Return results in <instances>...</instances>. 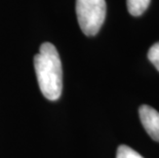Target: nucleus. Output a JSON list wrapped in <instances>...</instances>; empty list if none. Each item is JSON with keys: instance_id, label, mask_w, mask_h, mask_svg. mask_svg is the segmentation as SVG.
I'll return each instance as SVG.
<instances>
[{"instance_id": "20e7f679", "label": "nucleus", "mask_w": 159, "mask_h": 158, "mask_svg": "<svg viewBox=\"0 0 159 158\" xmlns=\"http://www.w3.org/2000/svg\"><path fill=\"white\" fill-rule=\"evenodd\" d=\"M151 0H126L128 12L134 16L143 15L148 8Z\"/></svg>"}, {"instance_id": "7ed1b4c3", "label": "nucleus", "mask_w": 159, "mask_h": 158, "mask_svg": "<svg viewBox=\"0 0 159 158\" xmlns=\"http://www.w3.org/2000/svg\"><path fill=\"white\" fill-rule=\"evenodd\" d=\"M141 122L147 133L156 142H159V112L148 105H143L139 109Z\"/></svg>"}, {"instance_id": "f257e3e1", "label": "nucleus", "mask_w": 159, "mask_h": 158, "mask_svg": "<svg viewBox=\"0 0 159 158\" xmlns=\"http://www.w3.org/2000/svg\"><path fill=\"white\" fill-rule=\"evenodd\" d=\"M34 67L42 95L49 101L59 100L63 89V70L56 46L42 43L39 53L34 56Z\"/></svg>"}, {"instance_id": "423d86ee", "label": "nucleus", "mask_w": 159, "mask_h": 158, "mask_svg": "<svg viewBox=\"0 0 159 158\" xmlns=\"http://www.w3.org/2000/svg\"><path fill=\"white\" fill-rule=\"evenodd\" d=\"M148 59L159 71V42L154 43L148 52Z\"/></svg>"}, {"instance_id": "f03ea898", "label": "nucleus", "mask_w": 159, "mask_h": 158, "mask_svg": "<svg viewBox=\"0 0 159 158\" xmlns=\"http://www.w3.org/2000/svg\"><path fill=\"white\" fill-rule=\"evenodd\" d=\"M76 15L82 32L86 36H94L106 18V1L76 0Z\"/></svg>"}, {"instance_id": "39448f33", "label": "nucleus", "mask_w": 159, "mask_h": 158, "mask_svg": "<svg viewBox=\"0 0 159 158\" xmlns=\"http://www.w3.org/2000/svg\"><path fill=\"white\" fill-rule=\"evenodd\" d=\"M116 158H144L141 154H139L136 150L131 149L126 145H121L118 147Z\"/></svg>"}]
</instances>
